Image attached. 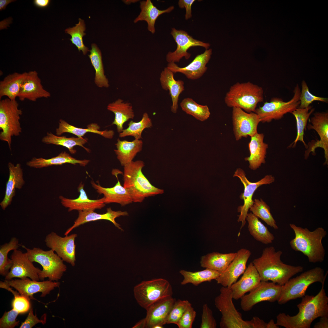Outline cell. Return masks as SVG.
Segmentation results:
<instances>
[{"label": "cell", "instance_id": "db71d44e", "mask_svg": "<svg viewBox=\"0 0 328 328\" xmlns=\"http://www.w3.org/2000/svg\"><path fill=\"white\" fill-rule=\"evenodd\" d=\"M12 306L19 314L25 313L31 308L30 300L20 294L16 295L12 301Z\"/></svg>", "mask_w": 328, "mask_h": 328}, {"label": "cell", "instance_id": "11a10c76", "mask_svg": "<svg viewBox=\"0 0 328 328\" xmlns=\"http://www.w3.org/2000/svg\"><path fill=\"white\" fill-rule=\"evenodd\" d=\"M43 320H40L36 315L33 314V309L31 308L25 320L22 322L19 327L20 328H32L39 323L44 324Z\"/></svg>", "mask_w": 328, "mask_h": 328}, {"label": "cell", "instance_id": "603a6c76", "mask_svg": "<svg viewBox=\"0 0 328 328\" xmlns=\"http://www.w3.org/2000/svg\"><path fill=\"white\" fill-rule=\"evenodd\" d=\"M261 282L259 273L252 262H251L241 278L229 288L233 299L236 300L240 299L246 293L250 292L258 286Z\"/></svg>", "mask_w": 328, "mask_h": 328}, {"label": "cell", "instance_id": "4316f807", "mask_svg": "<svg viewBox=\"0 0 328 328\" xmlns=\"http://www.w3.org/2000/svg\"><path fill=\"white\" fill-rule=\"evenodd\" d=\"M9 178L6 183L4 197L0 203L2 209L5 210L11 204L15 195L16 189H20L24 184L23 170L20 163L15 165L11 162L8 163Z\"/></svg>", "mask_w": 328, "mask_h": 328}, {"label": "cell", "instance_id": "94428289", "mask_svg": "<svg viewBox=\"0 0 328 328\" xmlns=\"http://www.w3.org/2000/svg\"><path fill=\"white\" fill-rule=\"evenodd\" d=\"M11 287L5 281L4 282L0 281V288L5 289L10 292L14 296L20 294L17 290L16 291H14Z\"/></svg>", "mask_w": 328, "mask_h": 328}, {"label": "cell", "instance_id": "e0dca14e", "mask_svg": "<svg viewBox=\"0 0 328 328\" xmlns=\"http://www.w3.org/2000/svg\"><path fill=\"white\" fill-rule=\"evenodd\" d=\"M13 264L5 280L13 278L20 279L29 278L32 280L39 281V275L41 270L34 266L29 259L26 252L23 253L18 249L13 250L10 256Z\"/></svg>", "mask_w": 328, "mask_h": 328}, {"label": "cell", "instance_id": "4fadbf2b", "mask_svg": "<svg viewBox=\"0 0 328 328\" xmlns=\"http://www.w3.org/2000/svg\"><path fill=\"white\" fill-rule=\"evenodd\" d=\"M282 287V285L272 282L261 281L258 286L240 299L241 308L244 311H248L261 302L267 301L273 302L277 301Z\"/></svg>", "mask_w": 328, "mask_h": 328}, {"label": "cell", "instance_id": "d6986e66", "mask_svg": "<svg viewBox=\"0 0 328 328\" xmlns=\"http://www.w3.org/2000/svg\"><path fill=\"white\" fill-rule=\"evenodd\" d=\"M170 33L177 44V48L174 51L169 52L166 55V60L168 63L179 62L183 57L186 60L189 59L191 54L187 52V50L191 47L200 46L207 50L210 46L208 43L194 39L183 30L172 28Z\"/></svg>", "mask_w": 328, "mask_h": 328}, {"label": "cell", "instance_id": "277c9868", "mask_svg": "<svg viewBox=\"0 0 328 328\" xmlns=\"http://www.w3.org/2000/svg\"><path fill=\"white\" fill-rule=\"evenodd\" d=\"M142 160L133 161L124 166L123 186L128 191L133 202L141 203L145 198L164 193L162 189L152 185L145 176Z\"/></svg>", "mask_w": 328, "mask_h": 328}, {"label": "cell", "instance_id": "4dcf8cb0", "mask_svg": "<svg viewBox=\"0 0 328 328\" xmlns=\"http://www.w3.org/2000/svg\"><path fill=\"white\" fill-rule=\"evenodd\" d=\"M140 3L141 12L134 20V22L145 21L147 24L148 30L152 34L155 32V24L159 16L164 13L170 12L174 8V6H171L166 9L160 10L154 5L150 0L142 1Z\"/></svg>", "mask_w": 328, "mask_h": 328}, {"label": "cell", "instance_id": "f907efd6", "mask_svg": "<svg viewBox=\"0 0 328 328\" xmlns=\"http://www.w3.org/2000/svg\"><path fill=\"white\" fill-rule=\"evenodd\" d=\"M196 314V311L190 303L177 325L179 328H192Z\"/></svg>", "mask_w": 328, "mask_h": 328}, {"label": "cell", "instance_id": "83f0119b", "mask_svg": "<svg viewBox=\"0 0 328 328\" xmlns=\"http://www.w3.org/2000/svg\"><path fill=\"white\" fill-rule=\"evenodd\" d=\"M78 211L77 218L74 222L73 225L66 231L64 234L65 235H68L73 229L81 225L88 222L101 220H108L112 222L118 228L122 230L120 227V225L116 222L115 219L121 216L128 215L126 211H113L111 207L107 208V212L103 214L97 213L94 210Z\"/></svg>", "mask_w": 328, "mask_h": 328}, {"label": "cell", "instance_id": "e7e4bbea", "mask_svg": "<svg viewBox=\"0 0 328 328\" xmlns=\"http://www.w3.org/2000/svg\"><path fill=\"white\" fill-rule=\"evenodd\" d=\"M279 328V326H277L276 323H275L274 320L273 319H271L267 323V328Z\"/></svg>", "mask_w": 328, "mask_h": 328}, {"label": "cell", "instance_id": "f5cc1de1", "mask_svg": "<svg viewBox=\"0 0 328 328\" xmlns=\"http://www.w3.org/2000/svg\"><path fill=\"white\" fill-rule=\"evenodd\" d=\"M216 321L213 315L212 311L207 304L203 305L201 316L200 328H216Z\"/></svg>", "mask_w": 328, "mask_h": 328}, {"label": "cell", "instance_id": "7c38bea8", "mask_svg": "<svg viewBox=\"0 0 328 328\" xmlns=\"http://www.w3.org/2000/svg\"><path fill=\"white\" fill-rule=\"evenodd\" d=\"M233 176L239 178L244 188V192L240 196V199L243 200L244 204L237 208L238 212L240 213L237 221L239 222H241L240 227V229H241L245 224L248 210L253 204L254 200H252V197L255 191L261 185L273 183L275 181V178L272 175H268L258 181L252 182L247 178L244 171L240 168L236 169Z\"/></svg>", "mask_w": 328, "mask_h": 328}, {"label": "cell", "instance_id": "7dc6e473", "mask_svg": "<svg viewBox=\"0 0 328 328\" xmlns=\"http://www.w3.org/2000/svg\"><path fill=\"white\" fill-rule=\"evenodd\" d=\"M85 29L84 20L79 18L78 23L75 26L67 28L65 31V33L71 36V38L70 39L72 43L76 46L79 51L81 50L84 55H86L88 51H90L83 42V37L86 35L84 32Z\"/></svg>", "mask_w": 328, "mask_h": 328}, {"label": "cell", "instance_id": "7402d4cb", "mask_svg": "<svg viewBox=\"0 0 328 328\" xmlns=\"http://www.w3.org/2000/svg\"><path fill=\"white\" fill-rule=\"evenodd\" d=\"M50 96V93L44 88L38 73L36 71L28 72L18 96L19 100L36 101L39 98H48Z\"/></svg>", "mask_w": 328, "mask_h": 328}, {"label": "cell", "instance_id": "ffe728a7", "mask_svg": "<svg viewBox=\"0 0 328 328\" xmlns=\"http://www.w3.org/2000/svg\"><path fill=\"white\" fill-rule=\"evenodd\" d=\"M236 255L227 268L215 279L217 283L222 286L229 288L236 282L246 268V264L251 255L250 251L246 249L238 250Z\"/></svg>", "mask_w": 328, "mask_h": 328}, {"label": "cell", "instance_id": "be15d7a7", "mask_svg": "<svg viewBox=\"0 0 328 328\" xmlns=\"http://www.w3.org/2000/svg\"><path fill=\"white\" fill-rule=\"evenodd\" d=\"M133 328H146V322L145 318L140 320L132 327Z\"/></svg>", "mask_w": 328, "mask_h": 328}, {"label": "cell", "instance_id": "9c48e42d", "mask_svg": "<svg viewBox=\"0 0 328 328\" xmlns=\"http://www.w3.org/2000/svg\"><path fill=\"white\" fill-rule=\"evenodd\" d=\"M16 100L9 98L0 101V139L7 142L11 150L12 138L20 135L22 128L19 122L22 111Z\"/></svg>", "mask_w": 328, "mask_h": 328}, {"label": "cell", "instance_id": "8992f818", "mask_svg": "<svg viewBox=\"0 0 328 328\" xmlns=\"http://www.w3.org/2000/svg\"><path fill=\"white\" fill-rule=\"evenodd\" d=\"M328 274L324 270L317 267L302 273L299 275L290 278L282 285L280 296L277 301L280 305L289 301L302 298L306 294L308 287L316 282L325 283Z\"/></svg>", "mask_w": 328, "mask_h": 328}, {"label": "cell", "instance_id": "ba28073f", "mask_svg": "<svg viewBox=\"0 0 328 328\" xmlns=\"http://www.w3.org/2000/svg\"><path fill=\"white\" fill-rule=\"evenodd\" d=\"M133 293L138 304L146 310L159 300L172 296L173 291L168 281L158 278L142 281L134 287Z\"/></svg>", "mask_w": 328, "mask_h": 328}, {"label": "cell", "instance_id": "8fae6325", "mask_svg": "<svg viewBox=\"0 0 328 328\" xmlns=\"http://www.w3.org/2000/svg\"><path fill=\"white\" fill-rule=\"evenodd\" d=\"M301 91L297 84L293 91L294 95L289 101L285 102L281 98L274 97L256 108L255 112L259 116L260 122H270L273 120L281 119L287 113H292L299 106Z\"/></svg>", "mask_w": 328, "mask_h": 328}, {"label": "cell", "instance_id": "5b68a950", "mask_svg": "<svg viewBox=\"0 0 328 328\" xmlns=\"http://www.w3.org/2000/svg\"><path fill=\"white\" fill-rule=\"evenodd\" d=\"M262 88L249 81L237 82L226 93L224 102L228 107L240 108L247 113L255 112L257 104L264 100Z\"/></svg>", "mask_w": 328, "mask_h": 328}, {"label": "cell", "instance_id": "816d5d0a", "mask_svg": "<svg viewBox=\"0 0 328 328\" xmlns=\"http://www.w3.org/2000/svg\"><path fill=\"white\" fill-rule=\"evenodd\" d=\"M19 314L12 309L8 312H5L0 319V328H14L18 326L19 321H17L16 318Z\"/></svg>", "mask_w": 328, "mask_h": 328}, {"label": "cell", "instance_id": "f6af8a7d", "mask_svg": "<svg viewBox=\"0 0 328 328\" xmlns=\"http://www.w3.org/2000/svg\"><path fill=\"white\" fill-rule=\"evenodd\" d=\"M19 245L18 239L14 237L8 243L0 246V274L1 275L5 276L12 265V260L8 257L9 252L12 250L18 249Z\"/></svg>", "mask_w": 328, "mask_h": 328}, {"label": "cell", "instance_id": "7a4b0ae2", "mask_svg": "<svg viewBox=\"0 0 328 328\" xmlns=\"http://www.w3.org/2000/svg\"><path fill=\"white\" fill-rule=\"evenodd\" d=\"M282 252L276 251L272 246L267 247L263 250L261 255L252 262L260 277L261 281H271L283 285L292 277L302 272L301 266H293L284 263L281 260Z\"/></svg>", "mask_w": 328, "mask_h": 328}, {"label": "cell", "instance_id": "681fc988", "mask_svg": "<svg viewBox=\"0 0 328 328\" xmlns=\"http://www.w3.org/2000/svg\"><path fill=\"white\" fill-rule=\"evenodd\" d=\"M301 86L302 90L301 91L299 98L300 103L299 108L303 109L307 108L315 101L328 103L327 98L317 97L311 94L309 91L306 82L304 80L302 81Z\"/></svg>", "mask_w": 328, "mask_h": 328}, {"label": "cell", "instance_id": "6f0895ef", "mask_svg": "<svg viewBox=\"0 0 328 328\" xmlns=\"http://www.w3.org/2000/svg\"><path fill=\"white\" fill-rule=\"evenodd\" d=\"M252 319L253 322L254 328H267V323L259 317L254 316Z\"/></svg>", "mask_w": 328, "mask_h": 328}, {"label": "cell", "instance_id": "cb8c5ba5", "mask_svg": "<svg viewBox=\"0 0 328 328\" xmlns=\"http://www.w3.org/2000/svg\"><path fill=\"white\" fill-rule=\"evenodd\" d=\"M176 300L172 296L165 298L154 303L146 310L145 318L146 328H154L156 326L163 327L166 324L167 316Z\"/></svg>", "mask_w": 328, "mask_h": 328}, {"label": "cell", "instance_id": "91938a15", "mask_svg": "<svg viewBox=\"0 0 328 328\" xmlns=\"http://www.w3.org/2000/svg\"><path fill=\"white\" fill-rule=\"evenodd\" d=\"M50 0H34L33 4L36 7L40 8H44L47 7L50 2Z\"/></svg>", "mask_w": 328, "mask_h": 328}, {"label": "cell", "instance_id": "03108f58", "mask_svg": "<svg viewBox=\"0 0 328 328\" xmlns=\"http://www.w3.org/2000/svg\"><path fill=\"white\" fill-rule=\"evenodd\" d=\"M137 1H138V0H124V2L125 4L128 5L131 4V3H135L136 2H137Z\"/></svg>", "mask_w": 328, "mask_h": 328}, {"label": "cell", "instance_id": "9a60e30c", "mask_svg": "<svg viewBox=\"0 0 328 328\" xmlns=\"http://www.w3.org/2000/svg\"><path fill=\"white\" fill-rule=\"evenodd\" d=\"M65 236L61 237L52 231L46 236L45 242L47 247L55 252L63 261L74 266L76 261L75 241L77 234Z\"/></svg>", "mask_w": 328, "mask_h": 328}, {"label": "cell", "instance_id": "b9f144b4", "mask_svg": "<svg viewBox=\"0 0 328 328\" xmlns=\"http://www.w3.org/2000/svg\"><path fill=\"white\" fill-rule=\"evenodd\" d=\"M314 110L315 109L310 105L307 108L303 109L298 108L292 112L291 113L296 119L297 133L296 139L288 147H295L297 142L300 141L302 142L306 149L308 148V145L303 139L304 131L306 130L308 120Z\"/></svg>", "mask_w": 328, "mask_h": 328}, {"label": "cell", "instance_id": "2e32d148", "mask_svg": "<svg viewBox=\"0 0 328 328\" xmlns=\"http://www.w3.org/2000/svg\"><path fill=\"white\" fill-rule=\"evenodd\" d=\"M233 130L236 141L242 137H252L257 133V127L260 122L255 112L247 113L242 109L233 108L232 112Z\"/></svg>", "mask_w": 328, "mask_h": 328}, {"label": "cell", "instance_id": "6da1fadb", "mask_svg": "<svg viewBox=\"0 0 328 328\" xmlns=\"http://www.w3.org/2000/svg\"><path fill=\"white\" fill-rule=\"evenodd\" d=\"M322 284L316 295H305L302 298L301 302L297 305L299 311L297 314L291 316L283 313L279 314L276 316V325L285 328H310L316 319L328 316V297L324 283Z\"/></svg>", "mask_w": 328, "mask_h": 328}, {"label": "cell", "instance_id": "ab89813d", "mask_svg": "<svg viewBox=\"0 0 328 328\" xmlns=\"http://www.w3.org/2000/svg\"><path fill=\"white\" fill-rule=\"evenodd\" d=\"M88 56L95 71L94 82L99 87H108L109 81L104 74L101 52L96 44H92Z\"/></svg>", "mask_w": 328, "mask_h": 328}, {"label": "cell", "instance_id": "74e56055", "mask_svg": "<svg viewBox=\"0 0 328 328\" xmlns=\"http://www.w3.org/2000/svg\"><path fill=\"white\" fill-rule=\"evenodd\" d=\"M246 220L248 223V231L255 240L265 244L273 242L275 239L274 235L258 217L251 212L248 214Z\"/></svg>", "mask_w": 328, "mask_h": 328}, {"label": "cell", "instance_id": "484cf974", "mask_svg": "<svg viewBox=\"0 0 328 328\" xmlns=\"http://www.w3.org/2000/svg\"><path fill=\"white\" fill-rule=\"evenodd\" d=\"M114 174L117 179V183L113 187L105 188L101 186L98 183L96 184L92 180L91 182L92 186L99 194H103L104 197L106 204L116 203L122 206H124L133 202L131 196L128 190L121 185L117 174L113 171Z\"/></svg>", "mask_w": 328, "mask_h": 328}, {"label": "cell", "instance_id": "6125c7cd", "mask_svg": "<svg viewBox=\"0 0 328 328\" xmlns=\"http://www.w3.org/2000/svg\"><path fill=\"white\" fill-rule=\"evenodd\" d=\"M15 1L11 0H0V10L2 11L5 9L6 6L10 3Z\"/></svg>", "mask_w": 328, "mask_h": 328}, {"label": "cell", "instance_id": "ee69618b", "mask_svg": "<svg viewBox=\"0 0 328 328\" xmlns=\"http://www.w3.org/2000/svg\"><path fill=\"white\" fill-rule=\"evenodd\" d=\"M249 209L254 215L261 219L268 225L275 230L278 229L271 213L270 207L261 199H255Z\"/></svg>", "mask_w": 328, "mask_h": 328}, {"label": "cell", "instance_id": "30bf717a", "mask_svg": "<svg viewBox=\"0 0 328 328\" xmlns=\"http://www.w3.org/2000/svg\"><path fill=\"white\" fill-rule=\"evenodd\" d=\"M220 293L214 299L216 308L222 315L220 326L221 328H254L252 319L244 320L241 314L236 309L230 289L222 286Z\"/></svg>", "mask_w": 328, "mask_h": 328}, {"label": "cell", "instance_id": "9f6ffc18", "mask_svg": "<svg viewBox=\"0 0 328 328\" xmlns=\"http://www.w3.org/2000/svg\"><path fill=\"white\" fill-rule=\"evenodd\" d=\"M195 0H179L178 4L180 8H185V19L187 20L192 17L191 7Z\"/></svg>", "mask_w": 328, "mask_h": 328}, {"label": "cell", "instance_id": "bcb514c9", "mask_svg": "<svg viewBox=\"0 0 328 328\" xmlns=\"http://www.w3.org/2000/svg\"><path fill=\"white\" fill-rule=\"evenodd\" d=\"M152 126V120L148 113H144L141 120L138 122L131 121L128 124V127L123 129L119 134L120 137L132 136L135 139H140L142 138V132L146 128Z\"/></svg>", "mask_w": 328, "mask_h": 328}, {"label": "cell", "instance_id": "d590c367", "mask_svg": "<svg viewBox=\"0 0 328 328\" xmlns=\"http://www.w3.org/2000/svg\"><path fill=\"white\" fill-rule=\"evenodd\" d=\"M27 73L15 72L5 77L0 82V98L6 96L10 99L16 100Z\"/></svg>", "mask_w": 328, "mask_h": 328}, {"label": "cell", "instance_id": "52a82bcc", "mask_svg": "<svg viewBox=\"0 0 328 328\" xmlns=\"http://www.w3.org/2000/svg\"><path fill=\"white\" fill-rule=\"evenodd\" d=\"M28 257L32 262H36L42 267L39 275V280L43 281L48 278L49 280L57 281L60 279L67 269L63 261L52 250L45 251L39 248L29 249L24 245Z\"/></svg>", "mask_w": 328, "mask_h": 328}, {"label": "cell", "instance_id": "7bdbcfd3", "mask_svg": "<svg viewBox=\"0 0 328 328\" xmlns=\"http://www.w3.org/2000/svg\"><path fill=\"white\" fill-rule=\"evenodd\" d=\"M180 106L186 113L200 121L207 120L210 114L207 105L199 104L190 98H184L180 103Z\"/></svg>", "mask_w": 328, "mask_h": 328}, {"label": "cell", "instance_id": "f1b7e54d", "mask_svg": "<svg viewBox=\"0 0 328 328\" xmlns=\"http://www.w3.org/2000/svg\"><path fill=\"white\" fill-rule=\"evenodd\" d=\"M264 135L257 133L252 137L248 144L250 156L244 160L248 162L249 167L252 170L259 168L265 163V158L268 145L264 141Z\"/></svg>", "mask_w": 328, "mask_h": 328}, {"label": "cell", "instance_id": "44dd1931", "mask_svg": "<svg viewBox=\"0 0 328 328\" xmlns=\"http://www.w3.org/2000/svg\"><path fill=\"white\" fill-rule=\"evenodd\" d=\"M212 54L210 49L197 55L193 60L187 66L179 67L174 63H168L167 67L174 73H180L184 74L188 79L195 80L201 77L207 71L206 65L209 62Z\"/></svg>", "mask_w": 328, "mask_h": 328}, {"label": "cell", "instance_id": "d6a6232c", "mask_svg": "<svg viewBox=\"0 0 328 328\" xmlns=\"http://www.w3.org/2000/svg\"><path fill=\"white\" fill-rule=\"evenodd\" d=\"M114 150L117 158L121 166H124L133 161L137 154L142 149L143 142L141 139H135L132 141L117 139Z\"/></svg>", "mask_w": 328, "mask_h": 328}, {"label": "cell", "instance_id": "f35d334b", "mask_svg": "<svg viewBox=\"0 0 328 328\" xmlns=\"http://www.w3.org/2000/svg\"><path fill=\"white\" fill-rule=\"evenodd\" d=\"M87 139L82 137L68 138L65 136L55 135L51 132H48L42 139V142L47 144H53L64 146L67 148L70 152L74 154L76 152L74 147L78 145L83 147L87 152H89V149L84 146V145L87 142Z\"/></svg>", "mask_w": 328, "mask_h": 328}, {"label": "cell", "instance_id": "1f68e13d", "mask_svg": "<svg viewBox=\"0 0 328 328\" xmlns=\"http://www.w3.org/2000/svg\"><path fill=\"white\" fill-rule=\"evenodd\" d=\"M89 161V160L77 159L64 151L61 152L57 156L49 159H45L41 157H33L27 162L26 164L29 167L36 169H40L53 165H60L67 163L73 165L79 164L81 166H85Z\"/></svg>", "mask_w": 328, "mask_h": 328}, {"label": "cell", "instance_id": "5bb4252c", "mask_svg": "<svg viewBox=\"0 0 328 328\" xmlns=\"http://www.w3.org/2000/svg\"><path fill=\"white\" fill-rule=\"evenodd\" d=\"M5 281L11 287L15 289L21 295L30 300H35L33 295L39 292L41 293V297L45 296L55 288L59 287L60 284V282L49 280L39 282L32 280L29 278Z\"/></svg>", "mask_w": 328, "mask_h": 328}, {"label": "cell", "instance_id": "ac0fdd59", "mask_svg": "<svg viewBox=\"0 0 328 328\" xmlns=\"http://www.w3.org/2000/svg\"><path fill=\"white\" fill-rule=\"evenodd\" d=\"M311 124L307 126L309 129L315 130L318 134L320 140L310 143L305 153V159H307L309 153H315V149L319 147L324 150L325 161L324 165L328 164V113L327 112H316L310 119Z\"/></svg>", "mask_w": 328, "mask_h": 328}, {"label": "cell", "instance_id": "836d02e7", "mask_svg": "<svg viewBox=\"0 0 328 328\" xmlns=\"http://www.w3.org/2000/svg\"><path fill=\"white\" fill-rule=\"evenodd\" d=\"M107 109L115 115L114 120L112 125L117 126V131L121 133L123 130V125L129 119H133L134 113L131 104L128 102H125L121 99L109 104Z\"/></svg>", "mask_w": 328, "mask_h": 328}, {"label": "cell", "instance_id": "c3c4849f", "mask_svg": "<svg viewBox=\"0 0 328 328\" xmlns=\"http://www.w3.org/2000/svg\"><path fill=\"white\" fill-rule=\"evenodd\" d=\"M190 303L187 300H176L169 313L166 324L177 325Z\"/></svg>", "mask_w": 328, "mask_h": 328}, {"label": "cell", "instance_id": "3957f363", "mask_svg": "<svg viewBox=\"0 0 328 328\" xmlns=\"http://www.w3.org/2000/svg\"><path fill=\"white\" fill-rule=\"evenodd\" d=\"M290 228L295 233V237L289 242L291 248L299 251L306 256L309 262H321L325 259V250L322 242L327 233L322 227L313 231L307 228L297 226L290 224Z\"/></svg>", "mask_w": 328, "mask_h": 328}, {"label": "cell", "instance_id": "8d00e7d4", "mask_svg": "<svg viewBox=\"0 0 328 328\" xmlns=\"http://www.w3.org/2000/svg\"><path fill=\"white\" fill-rule=\"evenodd\" d=\"M237 252L223 254L217 252L209 253L202 257L201 267L221 272L227 268L234 258Z\"/></svg>", "mask_w": 328, "mask_h": 328}, {"label": "cell", "instance_id": "60d3db41", "mask_svg": "<svg viewBox=\"0 0 328 328\" xmlns=\"http://www.w3.org/2000/svg\"><path fill=\"white\" fill-rule=\"evenodd\" d=\"M179 273L183 277V279L181 282L182 285L191 283L197 286L203 282L215 279L221 272L206 268L203 270L194 272L181 270L179 271Z\"/></svg>", "mask_w": 328, "mask_h": 328}, {"label": "cell", "instance_id": "680465c9", "mask_svg": "<svg viewBox=\"0 0 328 328\" xmlns=\"http://www.w3.org/2000/svg\"><path fill=\"white\" fill-rule=\"evenodd\" d=\"M314 328H328V316L320 317L319 321L314 325Z\"/></svg>", "mask_w": 328, "mask_h": 328}, {"label": "cell", "instance_id": "f546056e", "mask_svg": "<svg viewBox=\"0 0 328 328\" xmlns=\"http://www.w3.org/2000/svg\"><path fill=\"white\" fill-rule=\"evenodd\" d=\"M174 74L167 67H165L160 73L159 80L162 88L169 91L172 102L171 111L176 113L178 108L179 97L185 89L184 82L180 80H176Z\"/></svg>", "mask_w": 328, "mask_h": 328}, {"label": "cell", "instance_id": "d4e9b609", "mask_svg": "<svg viewBox=\"0 0 328 328\" xmlns=\"http://www.w3.org/2000/svg\"><path fill=\"white\" fill-rule=\"evenodd\" d=\"M84 184L82 183L79 184L77 189L80 194L78 197L76 199H70L62 196L59 197L62 205L68 208V211L73 210L84 211L89 210H94L101 209L105 205L104 197L95 200L89 199L84 190Z\"/></svg>", "mask_w": 328, "mask_h": 328}, {"label": "cell", "instance_id": "e575fe53", "mask_svg": "<svg viewBox=\"0 0 328 328\" xmlns=\"http://www.w3.org/2000/svg\"><path fill=\"white\" fill-rule=\"evenodd\" d=\"M87 128H83L75 127L68 123L66 121L60 119L58 127L56 129V134L60 136L64 133H69L74 134L78 137H82L87 132H92L100 135L107 138H112L114 132L111 130L100 131L99 126L96 123H92L87 126Z\"/></svg>", "mask_w": 328, "mask_h": 328}]
</instances>
